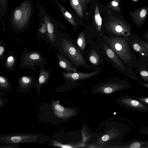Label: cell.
<instances>
[{"label": "cell", "instance_id": "32", "mask_svg": "<svg viewBox=\"0 0 148 148\" xmlns=\"http://www.w3.org/2000/svg\"><path fill=\"white\" fill-rule=\"evenodd\" d=\"M5 145L4 144L0 145V148H5Z\"/></svg>", "mask_w": 148, "mask_h": 148}, {"label": "cell", "instance_id": "10", "mask_svg": "<svg viewBox=\"0 0 148 148\" xmlns=\"http://www.w3.org/2000/svg\"><path fill=\"white\" fill-rule=\"evenodd\" d=\"M100 71H95L89 73L75 72H63L64 78L71 81L84 80L95 76L100 73Z\"/></svg>", "mask_w": 148, "mask_h": 148}, {"label": "cell", "instance_id": "30", "mask_svg": "<svg viewBox=\"0 0 148 148\" xmlns=\"http://www.w3.org/2000/svg\"><path fill=\"white\" fill-rule=\"evenodd\" d=\"M13 60V58L12 56L9 57L8 59V62H10L12 61Z\"/></svg>", "mask_w": 148, "mask_h": 148}, {"label": "cell", "instance_id": "17", "mask_svg": "<svg viewBox=\"0 0 148 148\" xmlns=\"http://www.w3.org/2000/svg\"><path fill=\"white\" fill-rule=\"evenodd\" d=\"M123 103L134 109L143 108L144 106L138 101L131 99H125L123 101Z\"/></svg>", "mask_w": 148, "mask_h": 148}, {"label": "cell", "instance_id": "5", "mask_svg": "<svg viewBox=\"0 0 148 148\" xmlns=\"http://www.w3.org/2000/svg\"><path fill=\"white\" fill-rule=\"evenodd\" d=\"M37 137L32 134L12 133L0 134V143L18 144L34 143Z\"/></svg>", "mask_w": 148, "mask_h": 148}, {"label": "cell", "instance_id": "8", "mask_svg": "<svg viewBox=\"0 0 148 148\" xmlns=\"http://www.w3.org/2000/svg\"><path fill=\"white\" fill-rule=\"evenodd\" d=\"M100 52L99 47L95 45L91 46L88 52L89 61L95 71H100V66H104L103 59Z\"/></svg>", "mask_w": 148, "mask_h": 148}, {"label": "cell", "instance_id": "2", "mask_svg": "<svg viewBox=\"0 0 148 148\" xmlns=\"http://www.w3.org/2000/svg\"><path fill=\"white\" fill-rule=\"evenodd\" d=\"M101 42L104 54L108 61L118 71L129 78L138 80L139 78L133 69L128 68L108 46L102 38Z\"/></svg>", "mask_w": 148, "mask_h": 148}, {"label": "cell", "instance_id": "20", "mask_svg": "<svg viewBox=\"0 0 148 148\" xmlns=\"http://www.w3.org/2000/svg\"><path fill=\"white\" fill-rule=\"evenodd\" d=\"M71 5L79 16L82 17L83 16V10L78 0H70Z\"/></svg>", "mask_w": 148, "mask_h": 148}, {"label": "cell", "instance_id": "27", "mask_svg": "<svg viewBox=\"0 0 148 148\" xmlns=\"http://www.w3.org/2000/svg\"><path fill=\"white\" fill-rule=\"evenodd\" d=\"M109 138V136L107 135H103L101 138L102 140L103 141H107Z\"/></svg>", "mask_w": 148, "mask_h": 148}, {"label": "cell", "instance_id": "22", "mask_svg": "<svg viewBox=\"0 0 148 148\" xmlns=\"http://www.w3.org/2000/svg\"><path fill=\"white\" fill-rule=\"evenodd\" d=\"M120 0H113L108 5L109 8L118 12H120L121 9L119 5Z\"/></svg>", "mask_w": 148, "mask_h": 148}, {"label": "cell", "instance_id": "7", "mask_svg": "<svg viewBox=\"0 0 148 148\" xmlns=\"http://www.w3.org/2000/svg\"><path fill=\"white\" fill-rule=\"evenodd\" d=\"M130 86L127 82L118 79H110L97 85L95 87L98 91L106 94L124 89Z\"/></svg>", "mask_w": 148, "mask_h": 148}, {"label": "cell", "instance_id": "33", "mask_svg": "<svg viewBox=\"0 0 148 148\" xmlns=\"http://www.w3.org/2000/svg\"><path fill=\"white\" fill-rule=\"evenodd\" d=\"M132 1L134 2H136L138 0H131Z\"/></svg>", "mask_w": 148, "mask_h": 148}, {"label": "cell", "instance_id": "19", "mask_svg": "<svg viewBox=\"0 0 148 148\" xmlns=\"http://www.w3.org/2000/svg\"><path fill=\"white\" fill-rule=\"evenodd\" d=\"M94 19L97 31L101 32L102 20L99 12L98 5H97L95 9Z\"/></svg>", "mask_w": 148, "mask_h": 148}, {"label": "cell", "instance_id": "11", "mask_svg": "<svg viewBox=\"0 0 148 148\" xmlns=\"http://www.w3.org/2000/svg\"><path fill=\"white\" fill-rule=\"evenodd\" d=\"M52 105L55 115L60 118H69L76 113L75 110L64 108L56 101L52 102Z\"/></svg>", "mask_w": 148, "mask_h": 148}, {"label": "cell", "instance_id": "6", "mask_svg": "<svg viewBox=\"0 0 148 148\" xmlns=\"http://www.w3.org/2000/svg\"><path fill=\"white\" fill-rule=\"evenodd\" d=\"M127 41L132 50L137 53L140 58H148V43L133 34L128 37Z\"/></svg>", "mask_w": 148, "mask_h": 148}, {"label": "cell", "instance_id": "14", "mask_svg": "<svg viewBox=\"0 0 148 148\" xmlns=\"http://www.w3.org/2000/svg\"><path fill=\"white\" fill-rule=\"evenodd\" d=\"M60 66L65 70L69 72H75L76 69L71 64L65 57L62 55L57 54Z\"/></svg>", "mask_w": 148, "mask_h": 148}, {"label": "cell", "instance_id": "24", "mask_svg": "<svg viewBox=\"0 0 148 148\" xmlns=\"http://www.w3.org/2000/svg\"><path fill=\"white\" fill-rule=\"evenodd\" d=\"M22 80L23 86L22 87V89L21 90H23L24 88H27L31 83L32 80L31 79L26 77H23L22 78Z\"/></svg>", "mask_w": 148, "mask_h": 148}, {"label": "cell", "instance_id": "28", "mask_svg": "<svg viewBox=\"0 0 148 148\" xmlns=\"http://www.w3.org/2000/svg\"><path fill=\"white\" fill-rule=\"evenodd\" d=\"M143 38L145 39V40L147 42L148 41V33L147 31L144 33V34L143 36Z\"/></svg>", "mask_w": 148, "mask_h": 148}, {"label": "cell", "instance_id": "13", "mask_svg": "<svg viewBox=\"0 0 148 148\" xmlns=\"http://www.w3.org/2000/svg\"><path fill=\"white\" fill-rule=\"evenodd\" d=\"M129 12L136 25L140 28L146 19L148 9L146 7L143 6Z\"/></svg>", "mask_w": 148, "mask_h": 148}, {"label": "cell", "instance_id": "25", "mask_svg": "<svg viewBox=\"0 0 148 148\" xmlns=\"http://www.w3.org/2000/svg\"><path fill=\"white\" fill-rule=\"evenodd\" d=\"M42 27L39 30L40 32L42 34L45 33L47 30V27L45 24H42Z\"/></svg>", "mask_w": 148, "mask_h": 148}, {"label": "cell", "instance_id": "16", "mask_svg": "<svg viewBox=\"0 0 148 148\" xmlns=\"http://www.w3.org/2000/svg\"><path fill=\"white\" fill-rule=\"evenodd\" d=\"M44 20L47 27V30L49 40L51 42H53L55 40L53 25L46 16H44Z\"/></svg>", "mask_w": 148, "mask_h": 148}, {"label": "cell", "instance_id": "15", "mask_svg": "<svg viewBox=\"0 0 148 148\" xmlns=\"http://www.w3.org/2000/svg\"><path fill=\"white\" fill-rule=\"evenodd\" d=\"M50 75V71L43 69L40 71L38 80V89L40 88L43 84L46 85Z\"/></svg>", "mask_w": 148, "mask_h": 148}, {"label": "cell", "instance_id": "9", "mask_svg": "<svg viewBox=\"0 0 148 148\" xmlns=\"http://www.w3.org/2000/svg\"><path fill=\"white\" fill-rule=\"evenodd\" d=\"M31 13V7L30 4L27 3H24L15 11L13 19L17 23L24 25L29 20Z\"/></svg>", "mask_w": 148, "mask_h": 148}, {"label": "cell", "instance_id": "29", "mask_svg": "<svg viewBox=\"0 0 148 148\" xmlns=\"http://www.w3.org/2000/svg\"><path fill=\"white\" fill-rule=\"evenodd\" d=\"M4 50V48L2 46L0 47V56L3 53Z\"/></svg>", "mask_w": 148, "mask_h": 148}, {"label": "cell", "instance_id": "1", "mask_svg": "<svg viewBox=\"0 0 148 148\" xmlns=\"http://www.w3.org/2000/svg\"><path fill=\"white\" fill-rule=\"evenodd\" d=\"M102 39L128 68L132 69L138 58L128 44V37H119L102 34Z\"/></svg>", "mask_w": 148, "mask_h": 148}, {"label": "cell", "instance_id": "23", "mask_svg": "<svg viewBox=\"0 0 148 148\" xmlns=\"http://www.w3.org/2000/svg\"><path fill=\"white\" fill-rule=\"evenodd\" d=\"M7 92H0V108L3 107L8 102V98L5 97Z\"/></svg>", "mask_w": 148, "mask_h": 148}, {"label": "cell", "instance_id": "12", "mask_svg": "<svg viewBox=\"0 0 148 148\" xmlns=\"http://www.w3.org/2000/svg\"><path fill=\"white\" fill-rule=\"evenodd\" d=\"M133 68L136 69L140 78L145 82H148V58L138 59Z\"/></svg>", "mask_w": 148, "mask_h": 148}, {"label": "cell", "instance_id": "31", "mask_svg": "<svg viewBox=\"0 0 148 148\" xmlns=\"http://www.w3.org/2000/svg\"><path fill=\"white\" fill-rule=\"evenodd\" d=\"M81 5L82 4L83 5L84 3V0H78Z\"/></svg>", "mask_w": 148, "mask_h": 148}, {"label": "cell", "instance_id": "18", "mask_svg": "<svg viewBox=\"0 0 148 148\" xmlns=\"http://www.w3.org/2000/svg\"><path fill=\"white\" fill-rule=\"evenodd\" d=\"M58 5L60 8L62 14L65 18L72 25H75V22L74 19L72 15L60 4L58 3L57 1H56Z\"/></svg>", "mask_w": 148, "mask_h": 148}, {"label": "cell", "instance_id": "21", "mask_svg": "<svg viewBox=\"0 0 148 148\" xmlns=\"http://www.w3.org/2000/svg\"><path fill=\"white\" fill-rule=\"evenodd\" d=\"M77 43L80 49L84 51L86 45L85 38L83 32H81L78 36L77 39Z\"/></svg>", "mask_w": 148, "mask_h": 148}, {"label": "cell", "instance_id": "3", "mask_svg": "<svg viewBox=\"0 0 148 148\" xmlns=\"http://www.w3.org/2000/svg\"><path fill=\"white\" fill-rule=\"evenodd\" d=\"M62 46L63 52L75 65L93 69L91 66L87 63L85 58L78 48L71 42L63 39Z\"/></svg>", "mask_w": 148, "mask_h": 148}, {"label": "cell", "instance_id": "26", "mask_svg": "<svg viewBox=\"0 0 148 148\" xmlns=\"http://www.w3.org/2000/svg\"><path fill=\"white\" fill-rule=\"evenodd\" d=\"M140 144L138 142H134L130 145L131 148H139L140 147Z\"/></svg>", "mask_w": 148, "mask_h": 148}, {"label": "cell", "instance_id": "4", "mask_svg": "<svg viewBox=\"0 0 148 148\" xmlns=\"http://www.w3.org/2000/svg\"><path fill=\"white\" fill-rule=\"evenodd\" d=\"M106 28L109 35L129 37L134 34L132 33L130 26L121 20L110 21L106 25Z\"/></svg>", "mask_w": 148, "mask_h": 148}]
</instances>
